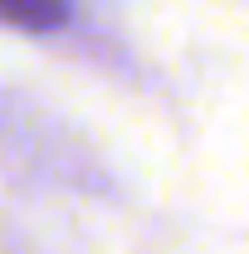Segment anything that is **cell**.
Listing matches in <instances>:
<instances>
[{
  "label": "cell",
  "instance_id": "6da1fadb",
  "mask_svg": "<svg viewBox=\"0 0 249 254\" xmlns=\"http://www.w3.org/2000/svg\"><path fill=\"white\" fill-rule=\"evenodd\" d=\"M68 15V0H0V20L15 30H54Z\"/></svg>",
  "mask_w": 249,
  "mask_h": 254
}]
</instances>
